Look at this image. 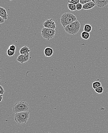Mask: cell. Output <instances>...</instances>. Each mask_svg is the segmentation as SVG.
Masks as SVG:
<instances>
[{
    "label": "cell",
    "instance_id": "6da1fadb",
    "mask_svg": "<svg viewBox=\"0 0 108 133\" xmlns=\"http://www.w3.org/2000/svg\"><path fill=\"white\" fill-rule=\"evenodd\" d=\"M77 21V17L73 14L66 12L63 14L61 16L60 22L63 27L64 28L68 24Z\"/></svg>",
    "mask_w": 108,
    "mask_h": 133
},
{
    "label": "cell",
    "instance_id": "7a4b0ae2",
    "mask_svg": "<svg viewBox=\"0 0 108 133\" xmlns=\"http://www.w3.org/2000/svg\"><path fill=\"white\" fill-rule=\"evenodd\" d=\"M80 28V23L76 21L64 27V30L67 34L71 35H75L78 33Z\"/></svg>",
    "mask_w": 108,
    "mask_h": 133
},
{
    "label": "cell",
    "instance_id": "3957f363",
    "mask_svg": "<svg viewBox=\"0 0 108 133\" xmlns=\"http://www.w3.org/2000/svg\"><path fill=\"white\" fill-rule=\"evenodd\" d=\"M12 109L13 111L15 114L21 112H28L29 110L30 106L27 102L21 101L16 102Z\"/></svg>",
    "mask_w": 108,
    "mask_h": 133
},
{
    "label": "cell",
    "instance_id": "277c9868",
    "mask_svg": "<svg viewBox=\"0 0 108 133\" xmlns=\"http://www.w3.org/2000/svg\"><path fill=\"white\" fill-rule=\"evenodd\" d=\"M30 117L29 112H23L17 113L14 115V120L19 124H23L27 123Z\"/></svg>",
    "mask_w": 108,
    "mask_h": 133
},
{
    "label": "cell",
    "instance_id": "5b68a950",
    "mask_svg": "<svg viewBox=\"0 0 108 133\" xmlns=\"http://www.w3.org/2000/svg\"><path fill=\"white\" fill-rule=\"evenodd\" d=\"M55 30L43 27L41 31V34L43 38L49 40L52 39L55 35Z\"/></svg>",
    "mask_w": 108,
    "mask_h": 133
},
{
    "label": "cell",
    "instance_id": "8992f818",
    "mask_svg": "<svg viewBox=\"0 0 108 133\" xmlns=\"http://www.w3.org/2000/svg\"><path fill=\"white\" fill-rule=\"evenodd\" d=\"M43 27L55 30L56 28V24L52 18L47 19L43 23Z\"/></svg>",
    "mask_w": 108,
    "mask_h": 133
},
{
    "label": "cell",
    "instance_id": "52a82bcc",
    "mask_svg": "<svg viewBox=\"0 0 108 133\" xmlns=\"http://www.w3.org/2000/svg\"><path fill=\"white\" fill-rule=\"evenodd\" d=\"M30 58V54L28 53L25 54H20L18 56L17 60L18 62L23 64L28 62Z\"/></svg>",
    "mask_w": 108,
    "mask_h": 133
},
{
    "label": "cell",
    "instance_id": "ba28073f",
    "mask_svg": "<svg viewBox=\"0 0 108 133\" xmlns=\"http://www.w3.org/2000/svg\"><path fill=\"white\" fill-rule=\"evenodd\" d=\"M96 5L100 8H103L108 4V0H95Z\"/></svg>",
    "mask_w": 108,
    "mask_h": 133
},
{
    "label": "cell",
    "instance_id": "9c48e42d",
    "mask_svg": "<svg viewBox=\"0 0 108 133\" xmlns=\"http://www.w3.org/2000/svg\"><path fill=\"white\" fill-rule=\"evenodd\" d=\"M96 5V3L92 1L90 2L83 5V9L85 10H88L92 9Z\"/></svg>",
    "mask_w": 108,
    "mask_h": 133
},
{
    "label": "cell",
    "instance_id": "30bf717a",
    "mask_svg": "<svg viewBox=\"0 0 108 133\" xmlns=\"http://www.w3.org/2000/svg\"><path fill=\"white\" fill-rule=\"evenodd\" d=\"M53 54V50L51 48L47 47L44 50V54L46 57H51Z\"/></svg>",
    "mask_w": 108,
    "mask_h": 133
},
{
    "label": "cell",
    "instance_id": "8fae6325",
    "mask_svg": "<svg viewBox=\"0 0 108 133\" xmlns=\"http://www.w3.org/2000/svg\"><path fill=\"white\" fill-rule=\"evenodd\" d=\"M0 17L5 20H7L8 18V15L7 11L5 9L2 7H0Z\"/></svg>",
    "mask_w": 108,
    "mask_h": 133
},
{
    "label": "cell",
    "instance_id": "7c38bea8",
    "mask_svg": "<svg viewBox=\"0 0 108 133\" xmlns=\"http://www.w3.org/2000/svg\"><path fill=\"white\" fill-rule=\"evenodd\" d=\"M30 52V50L28 46H24L23 47H22L20 49V54H28Z\"/></svg>",
    "mask_w": 108,
    "mask_h": 133
},
{
    "label": "cell",
    "instance_id": "4fadbf2b",
    "mask_svg": "<svg viewBox=\"0 0 108 133\" xmlns=\"http://www.w3.org/2000/svg\"><path fill=\"white\" fill-rule=\"evenodd\" d=\"M91 25L89 24H85L84 26V31L90 33L92 30Z\"/></svg>",
    "mask_w": 108,
    "mask_h": 133
},
{
    "label": "cell",
    "instance_id": "5bb4252c",
    "mask_svg": "<svg viewBox=\"0 0 108 133\" xmlns=\"http://www.w3.org/2000/svg\"><path fill=\"white\" fill-rule=\"evenodd\" d=\"M81 37L83 39H88L90 37V34L89 32L85 31H83L81 34Z\"/></svg>",
    "mask_w": 108,
    "mask_h": 133
},
{
    "label": "cell",
    "instance_id": "9a60e30c",
    "mask_svg": "<svg viewBox=\"0 0 108 133\" xmlns=\"http://www.w3.org/2000/svg\"><path fill=\"white\" fill-rule=\"evenodd\" d=\"M68 7L70 10L71 11H75L77 10H76V5L74 4L69 3L68 4Z\"/></svg>",
    "mask_w": 108,
    "mask_h": 133
},
{
    "label": "cell",
    "instance_id": "2e32d148",
    "mask_svg": "<svg viewBox=\"0 0 108 133\" xmlns=\"http://www.w3.org/2000/svg\"><path fill=\"white\" fill-rule=\"evenodd\" d=\"M92 86L93 88L95 89L97 88L102 86V83L99 81H96L92 83Z\"/></svg>",
    "mask_w": 108,
    "mask_h": 133
},
{
    "label": "cell",
    "instance_id": "e0dca14e",
    "mask_svg": "<svg viewBox=\"0 0 108 133\" xmlns=\"http://www.w3.org/2000/svg\"><path fill=\"white\" fill-rule=\"evenodd\" d=\"M95 92L98 94H100L103 93L104 91L103 87L102 86H100L98 88H97L95 89Z\"/></svg>",
    "mask_w": 108,
    "mask_h": 133
},
{
    "label": "cell",
    "instance_id": "ac0fdd59",
    "mask_svg": "<svg viewBox=\"0 0 108 133\" xmlns=\"http://www.w3.org/2000/svg\"><path fill=\"white\" fill-rule=\"evenodd\" d=\"M7 53L8 56L11 57V56H12L14 55L15 54V51H13L10 50L9 49H8L7 50Z\"/></svg>",
    "mask_w": 108,
    "mask_h": 133
},
{
    "label": "cell",
    "instance_id": "d6986e66",
    "mask_svg": "<svg viewBox=\"0 0 108 133\" xmlns=\"http://www.w3.org/2000/svg\"><path fill=\"white\" fill-rule=\"evenodd\" d=\"M68 2L69 3L76 5L78 3H80V0H70V1L69 0L68 1Z\"/></svg>",
    "mask_w": 108,
    "mask_h": 133
},
{
    "label": "cell",
    "instance_id": "ffe728a7",
    "mask_svg": "<svg viewBox=\"0 0 108 133\" xmlns=\"http://www.w3.org/2000/svg\"><path fill=\"white\" fill-rule=\"evenodd\" d=\"M76 6L77 10H80L83 9V5L81 3H79L76 5Z\"/></svg>",
    "mask_w": 108,
    "mask_h": 133
},
{
    "label": "cell",
    "instance_id": "44dd1931",
    "mask_svg": "<svg viewBox=\"0 0 108 133\" xmlns=\"http://www.w3.org/2000/svg\"><path fill=\"white\" fill-rule=\"evenodd\" d=\"M91 1H92L91 0H80V3L83 5Z\"/></svg>",
    "mask_w": 108,
    "mask_h": 133
},
{
    "label": "cell",
    "instance_id": "7402d4cb",
    "mask_svg": "<svg viewBox=\"0 0 108 133\" xmlns=\"http://www.w3.org/2000/svg\"><path fill=\"white\" fill-rule=\"evenodd\" d=\"M9 49L13 51H16V48L15 45H11L9 46Z\"/></svg>",
    "mask_w": 108,
    "mask_h": 133
},
{
    "label": "cell",
    "instance_id": "603a6c76",
    "mask_svg": "<svg viewBox=\"0 0 108 133\" xmlns=\"http://www.w3.org/2000/svg\"><path fill=\"white\" fill-rule=\"evenodd\" d=\"M5 92L4 89L2 86H0V95H3Z\"/></svg>",
    "mask_w": 108,
    "mask_h": 133
},
{
    "label": "cell",
    "instance_id": "cb8c5ba5",
    "mask_svg": "<svg viewBox=\"0 0 108 133\" xmlns=\"http://www.w3.org/2000/svg\"><path fill=\"white\" fill-rule=\"evenodd\" d=\"M5 21V20L4 19L0 17V24H2L4 23Z\"/></svg>",
    "mask_w": 108,
    "mask_h": 133
},
{
    "label": "cell",
    "instance_id": "d4e9b609",
    "mask_svg": "<svg viewBox=\"0 0 108 133\" xmlns=\"http://www.w3.org/2000/svg\"><path fill=\"white\" fill-rule=\"evenodd\" d=\"M3 95H0V99H1V101H0V102H1L2 101V97H3Z\"/></svg>",
    "mask_w": 108,
    "mask_h": 133
},
{
    "label": "cell",
    "instance_id": "484cf974",
    "mask_svg": "<svg viewBox=\"0 0 108 133\" xmlns=\"http://www.w3.org/2000/svg\"><path fill=\"white\" fill-rule=\"evenodd\" d=\"M92 1V2H94V3H95V1L94 0H91Z\"/></svg>",
    "mask_w": 108,
    "mask_h": 133
},
{
    "label": "cell",
    "instance_id": "4316f807",
    "mask_svg": "<svg viewBox=\"0 0 108 133\" xmlns=\"http://www.w3.org/2000/svg\"><path fill=\"white\" fill-rule=\"evenodd\" d=\"M94 1H95V0H94Z\"/></svg>",
    "mask_w": 108,
    "mask_h": 133
}]
</instances>
